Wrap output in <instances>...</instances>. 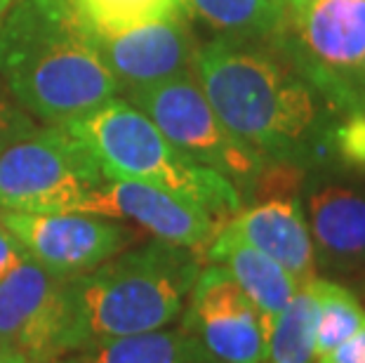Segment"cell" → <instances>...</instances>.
I'll use <instances>...</instances> for the list:
<instances>
[{"instance_id":"13","label":"cell","mask_w":365,"mask_h":363,"mask_svg":"<svg viewBox=\"0 0 365 363\" xmlns=\"http://www.w3.org/2000/svg\"><path fill=\"white\" fill-rule=\"evenodd\" d=\"M316 265L332 274L365 269V187L330 182L316 187L307 200Z\"/></svg>"},{"instance_id":"18","label":"cell","mask_w":365,"mask_h":363,"mask_svg":"<svg viewBox=\"0 0 365 363\" xmlns=\"http://www.w3.org/2000/svg\"><path fill=\"white\" fill-rule=\"evenodd\" d=\"M76 14L95 36H118L184 14L182 0H71Z\"/></svg>"},{"instance_id":"25","label":"cell","mask_w":365,"mask_h":363,"mask_svg":"<svg viewBox=\"0 0 365 363\" xmlns=\"http://www.w3.org/2000/svg\"><path fill=\"white\" fill-rule=\"evenodd\" d=\"M14 3V0H0V21H3V17H5V12L10 10V5Z\"/></svg>"},{"instance_id":"8","label":"cell","mask_w":365,"mask_h":363,"mask_svg":"<svg viewBox=\"0 0 365 363\" xmlns=\"http://www.w3.org/2000/svg\"><path fill=\"white\" fill-rule=\"evenodd\" d=\"M26 257L59 279H78L130 241L125 227L85 213H0Z\"/></svg>"},{"instance_id":"16","label":"cell","mask_w":365,"mask_h":363,"mask_svg":"<svg viewBox=\"0 0 365 363\" xmlns=\"http://www.w3.org/2000/svg\"><path fill=\"white\" fill-rule=\"evenodd\" d=\"M182 10L229 41L274 43L285 26L287 0H182Z\"/></svg>"},{"instance_id":"10","label":"cell","mask_w":365,"mask_h":363,"mask_svg":"<svg viewBox=\"0 0 365 363\" xmlns=\"http://www.w3.org/2000/svg\"><path fill=\"white\" fill-rule=\"evenodd\" d=\"M95 41L118 90L128 95L193 73L200 50L186 14L139 26L128 34L95 36Z\"/></svg>"},{"instance_id":"6","label":"cell","mask_w":365,"mask_h":363,"mask_svg":"<svg viewBox=\"0 0 365 363\" xmlns=\"http://www.w3.org/2000/svg\"><path fill=\"white\" fill-rule=\"evenodd\" d=\"M130 104L149 116L165 140L191 160L224 175L238 191H255L269 158L240 142L224 126L210 106L196 73L139 90L130 95Z\"/></svg>"},{"instance_id":"14","label":"cell","mask_w":365,"mask_h":363,"mask_svg":"<svg viewBox=\"0 0 365 363\" xmlns=\"http://www.w3.org/2000/svg\"><path fill=\"white\" fill-rule=\"evenodd\" d=\"M205 255L212 265L227 269L231 279L243 288L252 305L259 309L269 330L274 328V323L281 319V314L302 288L281 265L222 231L207 245Z\"/></svg>"},{"instance_id":"15","label":"cell","mask_w":365,"mask_h":363,"mask_svg":"<svg viewBox=\"0 0 365 363\" xmlns=\"http://www.w3.org/2000/svg\"><path fill=\"white\" fill-rule=\"evenodd\" d=\"M57 363H224L184 326L85 347Z\"/></svg>"},{"instance_id":"11","label":"cell","mask_w":365,"mask_h":363,"mask_svg":"<svg viewBox=\"0 0 365 363\" xmlns=\"http://www.w3.org/2000/svg\"><path fill=\"white\" fill-rule=\"evenodd\" d=\"M90 215L113 220H132L146 229L156 241L189 248L193 252L207 250L222 227L191 200L180 198L149 184L106 180L92 200Z\"/></svg>"},{"instance_id":"17","label":"cell","mask_w":365,"mask_h":363,"mask_svg":"<svg viewBox=\"0 0 365 363\" xmlns=\"http://www.w3.org/2000/svg\"><path fill=\"white\" fill-rule=\"evenodd\" d=\"M316 302V330H314V361L335 349L351 337L365 323V309L346 285L332 279L316 276L307 283Z\"/></svg>"},{"instance_id":"19","label":"cell","mask_w":365,"mask_h":363,"mask_svg":"<svg viewBox=\"0 0 365 363\" xmlns=\"http://www.w3.org/2000/svg\"><path fill=\"white\" fill-rule=\"evenodd\" d=\"M316 302L302 285L292 302L274 323L269 337L267 363H316L314 361Z\"/></svg>"},{"instance_id":"21","label":"cell","mask_w":365,"mask_h":363,"mask_svg":"<svg viewBox=\"0 0 365 363\" xmlns=\"http://www.w3.org/2000/svg\"><path fill=\"white\" fill-rule=\"evenodd\" d=\"M34 128L31 118L17 106V99L10 95L7 85L0 81V151L5 149L19 135L29 133Z\"/></svg>"},{"instance_id":"3","label":"cell","mask_w":365,"mask_h":363,"mask_svg":"<svg viewBox=\"0 0 365 363\" xmlns=\"http://www.w3.org/2000/svg\"><path fill=\"white\" fill-rule=\"evenodd\" d=\"M198 272L193 250L153 241L73 279L76 352L170 326L182 316Z\"/></svg>"},{"instance_id":"1","label":"cell","mask_w":365,"mask_h":363,"mask_svg":"<svg viewBox=\"0 0 365 363\" xmlns=\"http://www.w3.org/2000/svg\"><path fill=\"white\" fill-rule=\"evenodd\" d=\"M0 76L50 126L88 116L120 92L71 0H14L0 21Z\"/></svg>"},{"instance_id":"5","label":"cell","mask_w":365,"mask_h":363,"mask_svg":"<svg viewBox=\"0 0 365 363\" xmlns=\"http://www.w3.org/2000/svg\"><path fill=\"white\" fill-rule=\"evenodd\" d=\"M108 177L61 126L31 128L0 151V213H85Z\"/></svg>"},{"instance_id":"2","label":"cell","mask_w":365,"mask_h":363,"mask_svg":"<svg viewBox=\"0 0 365 363\" xmlns=\"http://www.w3.org/2000/svg\"><path fill=\"white\" fill-rule=\"evenodd\" d=\"M193 73L224 126L267 158L290 160L321 126L323 95L274 43L200 45Z\"/></svg>"},{"instance_id":"12","label":"cell","mask_w":365,"mask_h":363,"mask_svg":"<svg viewBox=\"0 0 365 363\" xmlns=\"http://www.w3.org/2000/svg\"><path fill=\"white\" fill-rule=\"evenodd\" d=\"M220 231L264 252L299 285L318 276L312 231L294 196H274L240 208Z\"/></svg>"},{"instance_id":"22","label":"cell","mask_w":365,"mask_h":363,"mask_svg":"<svg viewBox=\"0 0 365 363\" xmlns=\"http://www.w3.org/2000/svg\"><path fill=\"white\" fill-rule=\"evenodd\" d=\"M316 363H365V323L332 352L318 357Z\"/></svg>"},{"instance_id":"9","label":"cell","mask_w":365,"mask_h":363,"mask_svg":"<svg viewBox=\"0 0 365 363\" xmlns=\"http://www.w3.org/2000/svg\"><path fill=\"white\" fill-rule=\"evenodd\" d=\"M184 328L224 363H267L269 359L267 321L220 265L198 272L186 300Z\"/></svg>"},{"instance_id":"24","label":"cell","mask_w":365,"mask_h":363,"mask_svg":"<svg viewBox=\"0 0 365 363\" xmlns=\"http://www.w3.org/2000/svg\"><path fill=\"white\" fill-rule=\"evenodd\" d=\"M0 363H29L19 352L12 349H0Z\"/></svg>"},{"instance_id":"4","label":"cell","mask_w":365,"mask_h":363,"mask_svg":"<svg viewBox=\"0 0 365 363\" xmlns=\"http://www.w3.org/2000/svg\"><path fill=\"white\" fill-rule=\"evenodd\" d=\"M81 140L108 180L149 184L196 203L224 227L243 208L240 191L227 177L191 160L135 104L108 99L99 109L61 123Z\"/></svg>"},{"instance_id":"23","label":"cell","mask_w":365,"mask_h":363,"mask_svg":"<svg viewBox=\"0 0 365 363\" xmlns=\"http://www.w3.org/2000/svg\"><path fill=\"white\" fill-rule=\"evenodd\" d=\"M29 257L24 248L19 245L17 238L12 236V231L5 227L3 218H0V279H5L7 274L14 272L19 265H24Z\"/></svg>"},{"instance_id":"20","label":"cell","mask_w":365,"mask_h":363,"mask_svg":"<svg viewBox=\"0 0 365 363\" xmlns=\"http://www.w3.org/2000/svg\"><path fill=\"white\" fill-rule=\"evenodd\" d=\"M325 144L341 168L365 175V102L341 111L325 135Z\"/></svg>"},{"instance_id":"7","label":"cell","mask_w":365,"mask_h":363,"mask_svg":"<svg viewBox=\"0 0 365 363\" xmlns=\"http://www.w3.org/2000/svg\"><path fill=\"white\" fill-rule=\"evenodd\" d=\"M0 349L29 363H57L76 352L73 279L26 260L0 279Z\"/></svg>"}]
</instances>
